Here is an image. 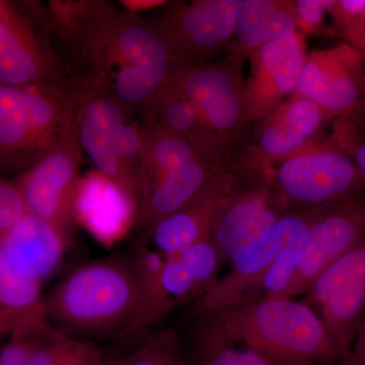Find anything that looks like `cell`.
<instances>
[{
  "label": "cell",
  "mask_w": 365,
  "mask_h": 365,
  "mask_svg": "<svg viewBox=\"0 0 365 365\" xmlns=\"http://www.w3.org/2000/svg\"><path fill=\"white\" fill-rule=\"evenodd\" d=\"M242 0L175 2L150 20L163 33L182 66L227 54Z\"/></svg>",
  "instance_id": "cell-9"
},
{
  "label": "cell",
  "mask_w": 365,
  "mask_h": 365,
  "mask_svg": "<svg viewBox=\"0 0 365 365\" xmlns=\"http://www.w3.org/2000/svg\"><path fill=\"white\" fill-rule=\"evenodd\" d=\"M289 211L270 170L232 158L223 178L210 240L223 265L232 263Z\"/></svg>",
  "instance_id": "cell-5"
},
{
  "label": "cell",
  "mask_w": 365,
  "mask_h": 365,
  "mask_svg": "<svg viewBox=\"0 0 365 365\" xmlns=\"http://www.w3.org/2000/svg\"><path fill=\"white\" fill-rule=\"evenodd\" d=\"M26 213L25 201L16 182L0 178V237Z\"/></svg>",
  "instance_id": "cell-31"
},
{
  "label": "cell",
  "mask_w": 365,
  "mask_h": 365,
  "mask_svg": "<svg viewBox=\"0 0 365 365\" xmlns=\"http://www.w3.org/2000/svg\"><path fill=\"white\" fill-rule=\"evenodd\" d=\"M365 62L352 46L340 44L307 53L294 95L318 104L332 119L356 111Z\"/></svg>",
  "instance_id": "cell-15"
},
{
  "label": "cell",
  "mask_w": 365,
  "mask_h": 365,
  "mask_svg": "<svg viewBox=\"0 0 365 365\" xmlns=\"http://www.w3.org/2000/svg\"><path fill=\"white\" fill-rule=\"evenodd\" d=\"M365 239V193L322 211L295 251L297 270L283 299L306 294L319 275Z\"/></svg>",
  "instance_id": "cell-14"
},
{
  "label": "cell",
  "mask_w": 365,
  "mask_h": 365,
  "mask_svg": "<svg viewBox=\"0 0 365 365\" xmlns=\"http://www.w3.org/2000/svg\"><path fill=\"white\" fill-rule=\"evenodd\" d=\"M114 365H126V364H125L124 359H122L121 360H120L119 362H117V364H114Z\"/></svg>",
  "instance_id": "cell-38"
},
{
  "label": "cell",
  "mask_w": 365,
  "mask_h": 365,
  "mask_svg": "<svg viewBox=\"0 0 365 365\" xmlns=\"http://www.w3.org/2000/svg\"><path fill=\"white\" fill-rule=\"evenodd\" d=\"M104 350L91 340L81 339L54 327L28 341L26 365H107Z\"/></svg>",
  "instance_id": "cell-27"
},
{
  "label": "cell",
  "mask_w": 365,
  "mask_h": 365,
  "mask_svg": "<svg viewBox=\"0 0 365 365\" xmlns=\"http://www.w3.org/2000/svg\"><path fill=\"white\" fill-rule=\"evenodd\" d=\"M217 153L230 151L201 145L143 121V145L139 160L143 204L148 191L178 168L201 155Z\"/></svg>",
  "instance_id": "cell-23"
},
{
  "label": "cell",
  "mask_w": 365,
  "mask_h": 365,
  "mask_svg": "<svg viewBox=\"0 0 365 365\" xmlns=\"http://www.w3.org/2000/svg\"><path fill=\"white\" fill-rule=\"evenodd\" d=\"M340 365H349L347 364V362H346V364H340Z\"/></svg>",
  "instance_id": "cell-39"
},
{
  "label": "cell",
  "mask_w": 365,
  "mask_h": 365,
  "mask_svg": "<svg viewBox=\"0 0 365 365\" xmlns=\"http://www.w3.org/2000/svg\"><path fill=\"white\" fill-rule=\"evenodd\" d=\"M330 138L349 155L365 180V120L355 114L337 118Z\"/></svg>",
  "instance_id": "cell-29"
},
{
  "label": "cell",
  "mask_w": 365,
  "mask_h": 365,
  "mask_svg": "<svg viewBox=\"0 0 365 365\" xmlns=\"http://www.w3.org/2000/svg\"><path fill=\"white\" fill-rule=\"evenodd\" d=\"M331 339L350 357L365 319V239L326 269L302 299Z\"/></svg>",
  "instance_id": "cell-11"
},
{
  "label": "cell",
  "mask_w": 365,
  "mask_h": 365,
  "mask_svg": "<svg viewBox=\"0 0 365 365\" xmlns=\"http://www.w3.org/2000/svg\"><path fill=\"white\" fill-rule=\"evenodd\" d=\"M44 300L51 325L73 337L130 335L140 314L134 260L114 257L78 266Z\"/></svg>",
  "instance_id": "cell-2"
},
{
  "label": "cell",
  "mask_w": 365,
  "mask_h": 365,
  "mask_svg": "<svg viewBox=\"0 0 365 365\" xmlns=\"http://www.w3.org/2000/svg\"><path fill=\"white\" fill-rule=\"evenodd\" d=\"M69 244L51 225L28 212L0 237L11 267L40 283L58 268Z\"/></svg>",
  "instance_id": "cell-19"
},
{
  "label": "cell",
  "mask_w": 365,
  "mask_h": 365,
  "mask_svg": "<svg viewBox=\"0 0 365 365\" xmlns=\"http://www.w3.org/2000/svg\"><path fill=\"white\" fill-rule=\"evenodd\" d=\"M343 39L360 53L365 62V18Z\"/></svg>",
  "instance_id": "cell-35"
},
{
  "label": "cell",
  "mask_w": 365,
  "mask_h": 365,
  "mask_svg": "<svg viewBox=\"0 0 365 365\" xmlns=\"http://www.w3.org/2000/svg\"><path fill=\"white\" fill-rule=\"evenodd\" d=\"M120 4L126 11L139 14L140 11H150L165 6L168 2L162 0H122Z\"/></svg>",
  "instance_id": "cell-36"
},
{
  "label": "cell",
  "mask_w": 365,
  "mask_h": 365,
  "mask_svg": "<svg viewBox=\"0 0 365 365\" xmlns=\"http://www.w3.org/2000/svg\"><path fill=\"white\" fill-rule=\"evenodd\" d=\"M28 340L11 338L0 350V365H26Z\"/></svg>",
  "instance_id": "cell-33"
},
{
  "label": "cell",
  "mask_w": 365,
  "mask_h": 365,
  "mask_svg": "<svg viewBox=\"0 0 365 365\" xmlns=\"http://www.w3.org/2000/svg\"><path fill=\"white\" fill-rule=\"evenodd\" d=\"M124 361L126 365H189L181 339L170 329L139 345Z\"/></svg>",
  "instance_id": "cell-28"
},
{
  "label": "cell",
  "mask_w": 365,
  "mask_h": 365,
  "mask_svg": "<svg viewBox=\"0 0 365 365\" xmlns=\"http://www.w3.org/2000/svg\"><path fill=\"white\" fill-rule=\"evenodd\" d=\"M230 338L283 365H340L349 357L304 302L257 299L207 312Z\"/></svg>",
  "instance_id": "cell-3"
},
{
  "label": "cell",
  "mask_w": 365,
  "mask_h": 365,
  "mask_svg": "<svg viewBox=\"0 0 365 365\" xmlns=\"http://www.w3.org/2000/svg\"><path fill=\"white\" fill-rule=\"evenodd\" d=\"M140 114L144 123L201 145L232 151L213 135L198 108L170 83L151 98Z\"/></svg>",
  "instance_id": "cell-24"
},
{
  "label": "cell",
  "mask_w": 365,
  "mask_h": 365,
  "mask_svg": "<svg viewBox=\"0 0 365 365\" xmlns=\"http://www.w3.org/2000/svg\"><path fill=\"white\" fill-rule=\"evenodd\" d=\"M272 179L289 210H325L365 193L364 178L330 136L276 163Z\"/></svg>",
  "instance_id": "cell-6"
},
{
  "label": "cell",
  "mask_w": 365,
  "mask_h": 365,
  "mask_svg": "<svg viewBox=\"0 0 365 365\" xmlns=\"http://www.w3.org/2000/svg\"><path fill=\"white\" fill-rule=\"evenodd\" d=\"M83 150L71 126L54 150L19 178L26 212L51 225L71 242L76 222L74 195Z\"/></svg>",
  "instance_id": "cell-10"
},
{
  "label": "cell",
  "mask_w": 365,
  "mask_h": 365,
  "mask_svg": "<svg viewBox=\"0 0 365 365\" xmlns=\"http://www.w3.org/2000/svg\"><path fill=\"white\" fill-rule=\"evenodd\" d=\"M73 208L76 225L107 248L121 242L140 222V207L135 199L96 170L79 177Z\"/></svg>",
  "instance_id": "cell-17"
},
{
  "label": "cell",
  "mask_w": 365,
  "mask_h": 365,
  "mask_svg": "<svg viewBox=\"0 0 365 365\" xmlns=\"http://www.w3.org/2000/svg\"><path fill=\"white\" fill-rule=\"evenodd\" d=\"M69 86H0V173L21 175L56 148L73 120Z\"/></svg>",
  "instance_id": "cell-4"
},
{
  "label": "cell",
  "mask_w": 365,
  "mask_h": 365,
  "mask_svg": "<svg viewBox=\"0 0 365 365\" xmlns=\"http://www.w3.org/2000/svg\"><path fill=\"white\" fill-rule=\"evenodd\" d=\"M232 158V151L208 153L170 173L146 194L140 222L150 228L165 216L194 202L225 176Z\"/></svg>",
  "instance_id": "cell-18"
},
{
  "label": "cell",
  "mask_w": 365,
  "mask_h": 365,
  "mask_svg": "<svg viewBox=\"0 0 365 365\" xmlns=\"http://www.w3.org/2000/svg\"><path fill=\"white\" fill-rule=\"evenodd\" d=\"M349 365H365V319L362 322L353 342L350 352Z\"/></svg>",
  "instance_id": "cell-34"
},
{
  "label": "cell",
  "mask_w": 365,
  "mask_h": 365,
  "mask_svg": "<svg viewBox=\"0 0 365 365\" xmlns=\"http://www.w3.org/2000/svg\"><path fill=\"white\" fill-rule=\"evenodd\" d=\"M225 176L194 202L151 225L146 237L150 246L163 256L169 257L210 237L216 203Z\"/></svg>",
  "instance_id": "cell-21"
},
{
  "label": "cell",
  "mask_w": 365,
  "mask_h": 365,
  "mask_svg": "<svg viewBox=\"0 0 365 365\" xmlns=\"http://www.w3.org/2000/svg\"><path fill=\"white\" fill-rule=\"evenodd\" d=\"M332 4L333 0H294L297 32L304 38L335 35L333 29L329 28L326 23V16Z\"/></svg>",
  "instance_id": "cell-30"
},
{
  "label": "cell",
  "mask_w": 365,
  "mask_h": 365,
  "mask_svg": "<svg viewBox=\"0 0 365 365\" xmlns=\"http://www.w3.org/2000/svg\"><path fill=\"white\" fill-rule=\"evenodd\" d=\"M133 260L140 290V314L133 331L137 333L167 316L173 307L163 287L165 256L153 249L145 237L137 246Z\"/></svg>",
  "instance_id": "cell-26"
},
{
  "label": "cell",
  "mask_w": 365,
  "mask_h": 365,
  "mask_svg": "<svg viewBox=\"0 0 365 365\" xmlns=\"http://www.w3.org/2000/svg\"><path fill=\"white\" fill-rule=\"evenodd\" d=\"M45 16L71 59L72 79L104 88L131 111H143L182 67L153 21L112 2L50 1Z\"/></svg>",
  "instance_id": "cell-1"
},
{
  "label": "cell",
  "mask_w": 365,
  "mask_h": 365,
  "mask_svg": "<svg viewBox=\"0 0 365 365\" xmlns=\"http://www.w3.org/2000/svg\"><path fill=\"white\" fill-rule=\"evenodd\" d=\"M194 318L186 350L189 365H283L230 338L207 314Z\"/></svg>",
  "instance_id": "cell-25"
},
{
  "label": "cell",
  "mask_w": 365,
  "mask_h": 365,
  "mask_svg": "<svg viewBox=\"0 0 365 365\" xmlns=\"http://www.w3.org/2000/svg\"><path fill=\"white\" fill-rule=\"evenodd\" d=\"M329 16L335 35L344 38L365 18V0H333Z\"/></svg>",
  "instance_id": "cell-32"
},
{
  "label": "cell",
  "mask_w": 365,
  "mask_h": 365,
  "mask_svg": "<svg viewBox=\"0 0 365 365\" xmlns=\"http://www.w3.org/2000/svg\"><path fill=\"white\" fill-rule=\"evenodd\" d=\"M307 56L306 38L297 32L250 53L246 101L252 124L294 95Z\"/></svg>",
  "instance_id": "cell-16"
},
{
  "label": "cell",
  "mask_w": 365,
  "mask_h": 365,
  "mask_svg": "<svg viewBox=\"0 0 365 365\" xmlns=\"http://www.w3.org/2000/svg\"><path fill=\"white\" fill-rule=\"evenodd\" d=\"M49 34L47 26L38 29L16 7L0 1V86L71 85Z\"/></svg>",
  "instance_id": "cell-12"
},
{
  "label": "cell",
  "mask_w": 365,
  "mask_h": 365,
  "mask_svg": "<svg viewBox=\"0 0 365 365\" xmlns=\"http://www.w3.org/2000/svg\"><path fill=\"white\" fill-rule=\"evenodd\" d=\"M73 128L81 150L95 170L110 178L143 205L140 192L124 170L115 151V138L131 110L104 88L88 81L72 79Z\"/></svg>",
  "instance_id": "cell-13"
},
{
  "label": "cell",
  "mask_w": 365,
  "mask_h": 365,
  "mask_svg": "<svg viewBox=\"0 0 365 365\" xmlns=\"http://www.w3.org/2000/svg\"><path fill=\"white\" fill-rule=\"evenodd\" d=\"M355 113H356L359 117H361L362 119L365 120V72L364 81H362L361 96H360L359 106Z\"/></svg>",
  "instance_id": "cell-37"
},
{
  "label": "cell",
  "mask_w": 365,
  "mask_h": 365,
  "mask_svg": "<svg viewBox=\"0 0 365 365\" xmlns=\"http://www.w3.org/2000/svg\"><path fill=\"white\" fill-rule=\"evenodd\" d=\"M322 211L289 210L268 234L232 262L212 289L197 300L193 316L261 299L262 287L276 261L299 246Z\"/></svg>",
  "instance_id": "cell-8"
},
{
  "label": "cell",
  "mask_w": 365,
  "mask_h": 365,
  "mask_svg": "<svg viewBox=\"0 0 365 365\" xmlns=\"http://www.w3.org/2000/svg\"><path fill=\"white\" fill-rule=\"evenodd\" d=\"M297 33L292 0H242L227 53H250Z\"/></svg>",
  "instance_id": "cell-22"
},
{
  "label": "cell",
  "mask_w": 365,
  "mask_h": 365,
  "mask_svg": "<svg viewBox=\"0 0 365 365\" xmlns=\"http://www.w3.org/2000/svg\"><path fill=\"white\" fill-rule=\"evenodd\" d=\"M41 287L11 267L0 250V338L29 341L51 330Z\"/></svg>",
  "instance_id": "cell-20"
},
{
  "label": "cell",
  "mask_w": 365,
  "mask_h": 365,
  "mask_svg": "<svg viewBox=\"0 0 365 365\" xmlns=\"http://www.w3.org/2000/svg\"><path fill=\"white\" fill-rule=\"evenodd\" d=\"M247 57L227 53L220 59L180 67L170 83L198 108L222 145L234 150L248 137L252 123L246 101Z\"/></svg>",
  "instance_id": "cell-7"
}]
</instances>
